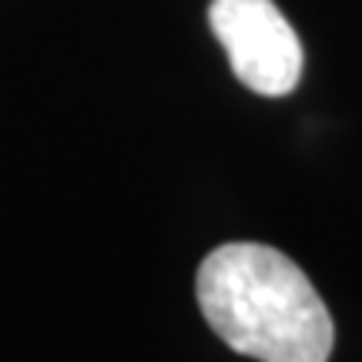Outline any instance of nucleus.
<instances>
[{
  "instance_id": "nucleus-1",
  "label": "nucleus",
  "mask_w": 362,
  "mask_h": 362,
  "mask_svg": "<svg viewBox=\"0 0 362 362\" xmlns=\"http://www.w3.org/2000/svg\"><path fill=\"white\" fill-rule=\"evenodd\" d=\"M198 305L225 346L255 362H325L329 309L296 262L269 245L215 248L198 269Z\"/></svg>"
},
{
  "instance_id": "nucleus-2",
  "label": "nucleus",
  "mask_w": 362,
  "mask_h": 362,
  "mask_svg": "<svg viewBox=\"0 0 362 362\" xmlns=\"http://www.w3.org/2000/svg\"><path fill=\"white\" fill-rule=\"evenodd\" d=\"M208 21L245 88L282 98L298 84L302 44L272 0H211Z\"/></svg>"
}]
</instances>
